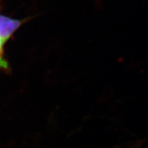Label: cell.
Instances as JSON below:
<instances>
[{
    "label": "cell",
    "instance_id": "6da1fadb",
    "mask_svg": "<svg viewBox=\"0 0 148 148\" xmlns=\"http://www.w3.org/2000/svg\"><path fill=\"white\" fill-rule=\"evenodd\" d=\"M24 23V20L10 18L0 15V37L5 43L12 37L14 32Z\"/></svg>",
    "mask_w": 148,
    "mask_h": 148
},
{
    "label": "cell",
    "instance_id": "7a4b0ae2",
    "mask_svg": "<svg viewBox=\"0 0 148 148\" xmlns=\"http://www.w3.org/2000/svg\"><path fill=\"white\" fill-rule=\"evenodd\" d=\"M8 63L5 60L2 56H0V68L8 69Z\"/></svg>",
    "mask_w": 148,
    "mask_h": 148
},
{
    "label": "cell",
    "instance_id": "3957f363",
    "mask_svg": "<svg viewBox=\"0 0 148 148\" xmlns=\"http://www.w3.org/2000/svg\"><path fill=\"white\" fill-rule=\"evenodd\" d=\"M5 43L3 42L2 39L0 37V56H2V51H3V45Z\"/></svg>",
    "mask_w": 148,
    "mask_h": 148
}]
</instances>
